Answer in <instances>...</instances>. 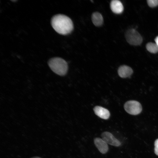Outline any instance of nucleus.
I'll return each mask as SVG.
<instances>
[{"label": "nucleus", "instance_id": "1", "mask_svg": "<svg viewBox=\"0 0 158 158\" xmlns=\"http://www.w3.org/2000/svg\"><path fill=\"white\" fill-rule=\"evenodd\" d=\"M51 25L58 33L66 35L70 33L73 29V22L68 16L62 14H57L51 18Z\"/></svg>", "mask_w": 158, "mask_h": 158}, {"label": "nucleus", "instance_id": "2", "mask_svg": "<svg viewBox=\"0 0 158 158\" xmlns=\"http://www.w3.org/2000/svg\"><path fill=\"white\" fill-rule=\"evenodd\" d=\"M48 64L51 70L56 74L61 76L65 75L68 70L67 62L63 59L55 57L49 59Z\"/></svg>", "mask_w": 158, "mask_h": 158}, {"label": "nucleus", "instance_id": "3", "mask_svg": "<svg viewBox=\"0 0 158 158\" xmlns=\"http://www.w3.org/2000/svg\"><path fill=\"white\" fill-rule=\"evenodd\" d=\"M125 36L127 42L132 45H140L142 41V38L141 35L133 29L128 30L125 33Z\"/></svg>", "mask_w": 158, "mask_h": 158}, {"label": "nucleus", "instance_id": "4", "mask_svg": "<svg viewBox=\"0 0 158 158\" xmlns=\"http://www.w3.org/2000/svg\"><path fill=\"white\" fill-rule=\"evenodd\" d=\"M124 108L128 113L133 115L138 114L142 111L140 104L135 100H130L126 102L124 104Z\"/></svg>", "mask_w": 158, "mask_h": 158}, {"label": "nucleus", "instance_id": "5", "mask_svg": "<svg viewBox=\"0 0 158 158\" xmlns=\"http://www.w3.org/2000/svg\"><path fill=\"white\" fill-rule=\"evenodd\" d=\"M102 138L107 144L115 147H118L121 144L120 141L116 138L110 133L105 131L101 135Z\"/></svg>", "mask_w": 158, "mask_h": 158}, {"label": "nucleus", "instance_id": "6", "mask_svg": "<svg viewBox=\"0 0 158 158\" xmlns=\"http://www.w3.org/2000/svg\"><path fill=\"white\" fill-rule=\"evenodd\" d=\"M94 144L99 151L101 153L105 154L109 150L108 144L102 138H96L94 139Z\"/></svg>", "mask_w": 158, "mask_h": 158}, {"label": "nucleus", "instance_id": "7", "mask_svg": "<svg viewBox=\"0 0 158 158\" xmlns=\"http://www.w3.org/2000/svg\"><path fill=\"white\" fill-rule=\"evenodd\" d=\"M94 111L96 115L102 119H107L110 117V114L108 110L101 107H95Z\"/></svg>", "mask_w": 158, "mask_h": 158}, {"label": "nucleus", "instance_id": "8", "mask_svg": "<svg viewBox=\"0 0 158 158\" xmlns=\"http://www.w3.org/2000/svg\"><path fill=\"white\" fill-rule=\"evenodd\" d=\"M119 75L122 78H126L130 77L133 73L132 69L126 65L121 66L118 69Z\"/></svg>", "mask_w": 158, "mask_h": 158}, {"label": "nucleus", "instance_id": "9", "mask_svg": "<svg viewBox=\"0 0 158 158\" xmlns=\"http://www.w3.org/2000/svg\"><path fill=\"white\" fill-rule=\"evenodd\" d=\"M111 10L112 11L116 14H120L123 10V6L122 3L118 0H112L110 4Z\"/></svg>", "mask_w": 158, "mask_h": 158}, {"label": "nucleus", "instance_id": "10", "mask_svg": "<svg viewBox=\"0 0 158 158\" xmlns=\"http://www.w3.org/2000/svg\"><path fill=\"white\" fill-rule=\"evenodd\" d=\"M92 20L93 24L96 26H101L103 23V18L102 14L97 12H94L92 15Z\"/></svg>", "mask_w": 158, "mask_h": 158}, {"label": "nucleus", "instance_id": "11", "mask_svg": "<svg viewBox=\"0 0 158 158\" xmlns=\"http://www.w3.org/2000/svg\"><path fill=\"white\" fill-rule=\"evenodd\" d=\"M146 48L150 52L155 53L158 52V46L156 43L149 42L147 44Z\"/></svg>", "mask_w": 158, "mask_h": 158}, {"label": "nucleus", "instance_id": "12", "mask_svg": "<svg viewBox=\"0 0 158 158\" xmlns=\"http://www.w3.org/2000/svg\"><path fill=\"white\" fill-rule=\"evenodd\" d=\"M148 5L152 7L158 5V0H148L147 1Z\"/></svg>", "mask_w": 158, "mask_h": 158}, {"label": "nucleus", "instance_id": "13", "mask_svg": "<svg viewBox=\"0 0 158 158\" xmlns=\"http://www.w3.org/2000/svg\"><path fill=\"white\" fill-rule=\"evenodd\" d=\"M154 153L158 156V138L155 140L154 142Z\"/></svg>", "mask_w": 158, "mask_h": 158}, {"label": "nucleus", "instance_id": "14", "mask_svg": "<svg viewBox=\"0 0 158 158\" xmlns=\"http://www.w3.org/2000/svg\"><path fill=\"white\" fill-rule=\"evenodd\" d=\"M155 43L158 46V36H157L154 39Z\"/></svg>", "mask_w": 158, "mask_h": 158}, {"label": "nucleus", "instance_id": "15", "mask_svg": "<svg viewBox=\"0 0 158 158\" xmlns=\"http://www.w3.org/2000/svg\"><path fill=\"white\" fill-rule=\"evenodd\" d=\"M31 158H41L38 157H32Z\"/></svg>", "mask_w": 158, "mask_h": 158}]
</instances>
